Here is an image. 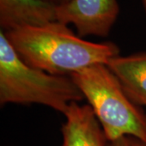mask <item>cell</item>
<instances>
[{
    "label": "cell",
    "instance_id": "cell-10",
    "mask_svg": "<svg viewBox=\"0 0 146 146\" xmlns=\"http://www.w3.org/2000/svg\"><path fill=\"white\" fill-rule=\"evenodd\" d=\"M141 2H142V4H143V7H144V9H145L146 15V0H141Z\"/></svg>",
    "mask_w": 146,
    "mask_h": 146
},
{
    "label": "cell",
    "instance_id": "cell-7",
    "mask_svg": "<svg viewBox=\"0 0 146 146\" xmlns=\"http://www.w3.org/2000/svg\"><path fill=\"white\" fill-rule=\"evenodd\" d=\"M106 66L119 80L126 94L139 106H146V53L115 56Z\"/></svg>",
    "mask_w": 146,
    "mask_h": 146
},
{
    "label": "cell",
    "instance_id": "cell-4",
    "mask_svg": "<svg viewBox=\"0 0 146 146\" xmlns=\"http://www.w3.org/2000/svg\"><path fill=\"white\" fill-rule=\"evenodd\" d=\"M119 13L117 0H72L56 7L57 21L73 25L82 38L108 36Z\"/></svg>",
    "mask_w": 146,
    "mask_h": 146
},
{
    "label": "cell",
    "instance_id": "cell-9",
    "mask_svg": "<svg viewBox=\"0 0 146 146\" xmlns=\"http://www.w3.org/2000/svg\"><path fill=\"white\" fill-rule=\"evenodd\" d=\"M42 1H45L46 3H51L53 5L58 7V6H62L68 3L69 2H71L72 0H42Z\"/></svg>",
    "mask_w": 146,
    "mask_h": 146
},
{
    "label": "cell",
    "instance_id": "cell-1",
    "mask_svg": "<svg viewBox=\"0 0 146 146\" xmlns=\"http://www.w3.org/2000/svg\"><path fill=\"white\" fill-rule=\"evenodd\" d=\"M4 33L22 61L55 76H70L94 64H106L119 55L115 43L88 42L58 21Z\"/></svg>",
    "mask_w": 146,
    "mask_h": 146
},
{
    "label": "cell",
    "instance_id": "cell-5",
    "mask_svg": "<svg viewBox=\"0 0 146 146\" xmlns=\"http://www.w3.org/2000/svg\"><path fill=\"white\" fill-rule=\"evenodd\" d=\"M64 115L59 146H108L109 141L89 105L73 102Z\"/></svg>",
    "mask_w": 146,
    "mask_h": 146
},
{
    "label": "cell",
    "instance_id": "cell-2",
    "mask_svg": "<svg viewBox=\"0 0 146 146\" xmlns=\"http://www.w3.org/2000/svg\"><path fill=\"white\" fill-rule=\"evenodd\" d=\"M84 94L71 76H55L22 61L0 31V104H39L65 114Z\"/></svg>",
    "mask_w": 146,
    "mask_h": 146
},
{
    "label": "cell",
    "instance_id": "cell-3",
    "mask_svg": "<svg viewBox=\"0 0 146 146\" xmlns=\"http://www.w3.org/2000/svg\"><path fill=\"white\" fill-rule=\"evenodd\" d=\"M70 76L88 100L109 142L132 136L146 143V114L129 98L106 64H94Z\"/></svg>",
    "mask_w": 146,
    "mask_h": 146
},
{
    "label": "cell",
    "instance_id": "cell-6",
    "mask_svg": "<svg viewBox=\"0 0 146 146\" xmlns=\"http://www.w3.org/2000/svg\"><path fill=\"white\" fill-rule=\"evenodd\" d=\"M56 6L42 0H0V28L7 33L57 21Z\"/></svg>",
    "mask_w": 146,
    "mask_h": 146
},
{
    "label": "cell",
    "instance_id": "cell-8",
    "mask_svg": "<svg viewBox=\"0 0 146 146\" xmlns=\"http://www.w3.org/2000/svg\"><path fill=\"white\" fill-rule=\"evenodd\" d=\"M108 146H146V143L132 136H123L109 142Z\"/></svg>",
    "mask_w": 146,
    "mask_h": 146
}]
</instances>
